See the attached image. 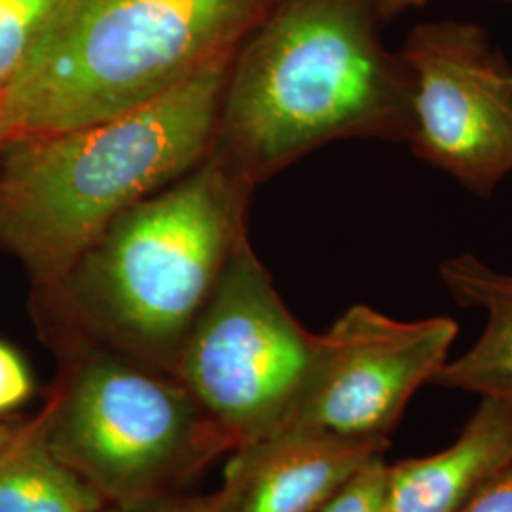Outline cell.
<instances>
[{"label": "cell", "mask_w": 512, "mask_h": 512, "mask_svg": "<svg viewBox=\"0 0 512 512\" xmlns=\"http://www.w3.org/2000/svg\"><path fill=\"white\" fill-rule=\"evenodd\" d=\"M374 0H277L243 40L211 152L258 184L340 139L406 143L412 74Z\"/></svg>", "instance_id": "6da1fadb"}, {"label": "cell", "mask_w": 512, "mask_h": 512, "mask_svg": "<svg viewBox=\"0 0 512 512\" xmlns=\"http://www.w3.org/2000/svg\"><path fill=\"white\" fill-rule=\"evenodd\" d=\"M234 57L122 114L8 137L0 147V245L44 289L61 283L114 220L211 152Z\"/></svg>", "instance_id": "7a4b0ae2"}, {"label": "cell", "mask_w": 512, "mask_h": 512, "mask_svg": "<svg viewBox=\"0 0 512 512\" xmlns=\"http://www.w3.org/2000/svg\"><path fill=\"white\" fill-rule=\"evenodd\" d=\"M253 188L209 152L114 220L65 279L46 289L55 311L175 374L188 332L247 238Z\"/></svg>", "instance_id": "3957f363"}, {"label": "cell", "mask_w": 512, "mask_h": 512, "mask_svg": "<svg viewBox=\"0 0 512 512\" xmlns=\"http://www.w3.org/2000/svg\"><path fill=\"white\" fill-rule=\"evenodd\" d=\"M277 0H69L0 93L12 135L122 114L232 59Z\"/></svg>", "instance_id": "277c9868"}, {"label": "cell", "mask_w": 512, "mask_h": 512, "mask_svg": "<svg viewBox=\"0 0 512 512\" xmlns=\"http://www.w3.org/2000/svg\"><path fill=\"white\" fill-rule=\"evenodd\" d=\"M59 315L65 380L48 412L55 456L133 509L224 442L179 378Z\"/></svg>", "instance_id": "5b68a950"}, {"label": "cell", "mask_w": 512, "mask_h": 512, "mask_svg": "<svg viewBox=\"0 0 512 512\" xmlns=\"http://www.w3.org/2000/svg\"><path fill=\"white\" fill-rule=\"evenodd\" d=\"M319 351L321 336L294 319L245 238L188 332L175 376L224 446L239 450L289 416Z\"/></svg>", "instance_id": "8992f818"}, {"label": "cell", "mask_w": 512, "mask_h": 512, "mask_svg": "<svg viewBox=\"0 0 512 512\" xmlns=\"http://www.w3.org/2000/svg\"><path fill=\"white\" fill-rule=\"evenodd\" d=\"M401 57L412 74V133L421 162L488 198L512 173V69L482 27H416Z\"/></svg>", "instance_id": "52a82bcc"}, {"label": "cell", "mask_w": 512, "mask_h": 512, "mask_svg": "<svg viewBox=\"0 0 512 512\" xmlns=\"http://www.w3.org/2000/svg\"><path fill=\"white\" fill-rule=\"evenodd\" d=\"M458 330L450 317L399 321L365 304L349 308L321 334L317 365L277 429L389 439L410 399L448 363Z\"/></svg>", "instance_id": "ba28073f"}, {"label": "cell", "mask_w": 512, "mask_h": 512, "mask_svg": "<svg viewBox=\"0 0 512 512\" xmlns=\"http://www.w3.org/2000/svg\"><path fill=\"white\" fill-rule=\"evenodd\" d=\"M389 444L310 429L272 431L236 450L228 465L239 480L236 512H315Z\"/></svg>", "instance_id": "9c48e42d"}, {"label": "cell", "mask_w": 512, "mask_h": 512, "mask_svg": "<svg viewBox=\"0 0 512 512\" xmlns=\"http://www.w3.org/2000/svg\"><path fill=\"white\" fill-rule=\"evenodd\" d=\"M512 463V404L482 397L458 440L387 467V512H463Z\"/></svg>", "instance_id": "30bf717a"}, {"label": "cell", "mask_w": 512, "mask_h": 512, "mask_svg": "<svg viewBox=\"0 0 512 512\" xmlns=\"http://www.w3.org/2000/svg\"><path fill=\"white\" fill-rule=\"evenodd\" d=\"M439 275L458 306L486 313V327L473 348L448 359L431 384L512 404V274L463 253L444 260Z\"/></svg>", "instance_id": "8fae6325"}, {"label": "cell", "mask_w": 512, "mask_h": 512, "mask_svg": "<svg viewBox=\"0 0 512 512\" xmlns=\"http://www.w3.org/2000/svg\"><path fill=\"white\" fill-rule=\"evenodd\" d=\"M105 499L57 458L48 414L0 452V512H99Z\"/></svg>", "instance_id": "7c38bea8"}, {"label": "cell", "mask_w": 512, "mask_h": 512, "mask_svg": "<svg viewBox=\"0 0 512 512\" xmlns=\"http://www.w3.org/2000/svg\"><path fill=\"white\" fill-rule=\"evenodd\" d=\"M69 0H0V93L18 76Z\"/></svg>", "instance_id": "4fadbf2b"}, {"label": "cell", "mask_w": 512, "mask_h": 512, "mask_svg": "<svg viewBox=\"0 0 512 512\" xmlns=\"http://www.w3.org/2000/svg\"><path fill=\"white\" fill-rule=\"evenodd\" d=\"M385 454L376 456L315 512H387Z\"/></svg>", "instance_id": "5bb4252c"}, {"label": "cell", "mask_w": 512, "mask_h": 512, "mask_svg": "<svg viewBox=\"0 0 512 512\" xmlns=\"http://www.w3.org/2000/svg\"><path fill=\"white\" fill-rule=\"evenodd\" d=\"M33 380L23 359L6 344H0V414L29 399Z\"/></svg>", "instance_id": "9a60e30c"}, {"label": "cell", "mask_w": 512, "mask_h": 512, "mask_svg": "<svg viewBox=\"0 0 512 512\" xmlns=\"http://www.w3.org/2000/svg\"><path fill=\"white\" fill-rule=\"evenodd\" d=\"M239 499V480L238 476L234 475L232 471L226 469V478H224V486L220 488L217 494L211 495V497H205L202 501H194V503H188L183 507H173V509H167V511L158 512H236L238 507ZM99 512H139L133 511V509H124V507H118V509H110V511H99Z\"/></svg>", "instance_id": "2e32d148"}, {"label": "cell", "mask_w": 512, "mask_h": 512, "mask_svg": "<svg viewBox=\"0 0 512 512\" xmlns=\"http://www.w3.org/2000/svg\"><path fill=\"white\" fill-rule=\"evenodd\" d=\"M463 512H512V463L495 476Z\"/></svg>", "instance_id": "e0dca14e"}, {"label": "cell", "mask_w": 512, "mask_h": 512, "mask_svg": "<svg viewBox=\"0 0 512 512\" xmlns=\"http://www.w3.org/2000/svg\"><path fill=\"white\" fill-rule=\"evenodd\" d=\"M425 2L429 0H374L376 4V10L380 14V18L391 19L399 14H403L406 10H412V8H418L423 6Z\"/></svg>", "instance_id": "ac0fdd59"}, {"label": "cell", "mask_w": 512, "mask_h": 512, "mask_svg": "<svg viewBox=\"0 0 512 512\" xmlns=\"http://www.w3.org/2000/svg\"><path fill=\"white\" fill-rule=\"evenodd\" d=\"M12 439H14V433H12V429L0 423V452H2V450H4L8 444H10V440Z\"/></svg>", "instance_id": "d6986e66"}, {"label": "cell", "mask_w": 512, "mask_h": 512, "mask_svg": "<svg viewBox=\"0 0 512 512\" xmlns=\"http://www.w3.org/2000/svg\"><path fill=\"white\" fill-rule=\"evenodd\" d=\"M10 137V131L6 126V120H4V112H2V105H0V147L4 145V141Z\"/></svg>", "instance_id": "ffe728a7"}]
</instances>
